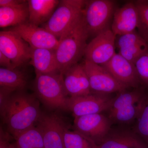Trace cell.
I'll use <instances>...</instances> for the list:
<instances>
[{"label": "cell", "instance_id": "13", "mask_svg": "<svg viewBox=\"0 0 148 148\" xmlns=\"http://www.w3.org/2000/svg\"><path fill=\"white\" fill-rule=\"evenodd\" d=\"M101 66L127 88L137 87L139 84L140 79L135 65L119 53H116L108 63Z\"/></svg>", "mask_w": 148, "mask_h": 148}, {"label": "cell", "instance_id": "3", "mask_svg": "<svg viewBox=\"0 0 148 148\" xmlns=\"http://www.w3.org/2000/svg\"><path fill=\"white\" fill-rule=\"evenodd\" d=\"M35 89L37 96L48 108L68 111L70 97L60 73L36 74Z\"/></svg>", "mask_w": 148, "mask_h": 148}, {"label": "cell", "instance_id": "33", "mask_svg": "<svg viewBox=\"0 0 148 148\" xmlns=\"http://www.w3.org/2000/svg\"><path fill=\"white\" fill-rule=\"evenodd\" d=\"M14 148H19L18 147V146H17V145H16L15 141V143H14Z\"/></svg>", "mask_w": 148, "mask_h": 148}, {"label": "cell", "instance_id": "19", "mask_svg": "<svg viewBox=\"0 0 148 148\" xmlns=\"http://www.w3.org/2000/svg\"><path fill=\"white\" fill-rule=\"evenodd\" d=\"M98 148H148L140 138L130 134L107 136L98 145Z\"/></svg>", "mask_w": 148, "mask_h": 148}, {"label": "cell", "instance_id": "12", "mask_svg": "<svg viewBox=\"0 0 148 148\" xmlns=\"http://www.w3.org/2000/svg\"><path fill=\"white\" fill-rule=\"evenodd\" d=\"M114 99L108 95L91 94L84 96L70 97L68 111L73 113L74 117L100 114L110 108Z\"/></svg>", "mask_w": 148, "mask_h": 148}, {"label": "cell", "instance_id": "26", "mask_svg": "<svg viewBox=\"0 0 148 148\" xmlns=\"http://www.w3.org/2000/svg\"><path fill=\"white\" fill-rule=\"evenodd\" d=\"M143 106L142 104L136 106L135 104L127 106L111 112V117L120 122H127L135 117L140 111H142Z\"/></svg>", "mask_w": 148, "mask_h": 148}, {"label": "cell", "instance_id": "23", "mask_svg": "<svg viewBox=\"0 0 148 148\" xmlns=\"http://www.w3.org/2000/svg\"><path fill=\"white\" fill-rule=\"evenodd\" d=\"M147 52H148V42L145 40L120 49L118 53L135 65L138 58Z\"/></svg>", "mask_w": 148, "mask_h": 148}, {"label": "cell", "instance_id": "11", "mask_svg": "<svg viewBox=\"0 0 148 148\" xmlns=\"http://www.w3.org/2000/svg\"><path fill=\"white\" fill-rule=\"evenodd\" d=\"M75 130L90 138L99 145L108 136L110 128V121L100 114L75 117Z\"/></svg>", "mask_w": 148, "mask_h": 148}, {"label": "cell", "instance_id": "17", "mask_svg": "<svg viewBox=\"0 0 148 148\" xmlns=\"http://www.w3.org/2000/svg\"><path fill=\"white\" fill-rule=\"evenodd\" d=\"M60 1L57 0H29V21L39 26L45 24L50 18Z\"/></svg>", "mask_w": 148, "mask_h": 148}, {"label": "cell", "instance_id": "4", "mask_svg": "<svg viewBox=\"0 0 148 148\" xmlns=\"http://www.w3.org/2000/svg\"><path fill=\"white\" fill-rule=\"evenodd\" d=\"M86 1L62 0L43 28L58 39L78 22L83 15Z\"/></svg>", "mask_w": 148, "mask_h": 148}, {"label": "cell", "instance_id": "9", "mask_svg": "<svg viewBox=\"0 0 148 148\" xmlns=\"http://www.w3.org/2000/svg\"><path fill=\"white\" fill-rule=\"evenodd\" d=\"M35 126L41 134L45 148H65L64 133L67 125L61 117L42 113Z\"/></svg>", "mask_w": 148, "mask_h": 148}, {"label": "cell", "instance_id": "25", "mask_svg": "<svg viewBox=\"0 0 148 148\" xmlns=\"http://www.w3.org/2000/svg\"><path fill=\"white\" fill-rule=\"evenodd\" d=\"M139 15L138 29L140 34L148 42V1H137L135 2Z\"/></svg>", "mask_w": 148, "mask_h": 148}, {"label": "cell", "instance_id": "18", "mask_svg": "<svg viewBox=\"0 0 148 148\" xmlns=\"http://www.w3.org/2000/svg\"><path fill=\"white\" fill-rule=\"evenodd\" d=\"M28 1L26 3L16 7H0L1 28L14 27L29 21Z\"/></svg>", "mask_w": 148, "mask_h": 148}, {"label": "cell", "instance_id": "14", "mask_svg": "<svg viewBox=\"0 0 148 148\" xmlns=\"http://www.w3.org/2000/svg\"><path fill=\"white\" fill-rule=\"evenodd\" d=\"M139 23L138 8L135 2L126 3L115 11L111 30L116 36L135 31Z\"/></svg>", "mask_w": 148, "mask_h": 148}, {"label": "cell", "instance_id": "32", "mask_svg": "<svg viewBox=\"0 0 148 148\" xmlns=\"http://www.w3.org/2000/svg\"><path fill=\"white\" fill-rule=\"evenodd\" d=\"M0 65L2 68L13 70L14 69L11 61L4 54L0 51Z\"/></svg>", "mask_w": 148, "mask_h": 148}, {"label": "cell", "instance_id": "30", "mask_svg": "<svg viewBox=\"0 0 148 148\" xmlns=\"http://www.w3.org/2000/svg\"><path fill=\"white\" fill-rule=\"evenodd\" d=\"M27 2L24 0H0V7H16L23 5Z\"/></svg>", "mask_w": 148, "mask_h": 148}, {"label": "cell", "instance_id": "24", "mask_svg": "<svg viewBox=\"0 0 148 148\" xmlns=\"http://www.w3.org/2000/svg\"><path fill=\"white\" fill-rule=\"evenodd\" d=\"M114 99L110 108L111 112L130 105L136 104L142 99V95L138 91L122 92Z\"/></svg>", "mask_w": 148, "mask_h": 148}, {"label": "cell", "instance_id": "10", "mask_svg": "<svg viewBox=\"0 0 148 148\" xmlns=\"http://www.w3.org/2000/svg\"><path fill=\"white\" fill-rule=\"evenodd\" d=\"M16 33L32 48H43L55 50L59 39L43 27L41 28L29 21L9 29Z\"/></svg>", "mask_w": 148, "mask_h": 148}, {"label": "cell", "instance_id": "15", "mask_svg": "<svg viewBox=\"0 0 148 148\" xmlns=\"http://www.w3.org/2000/svg\"><path fill=\"white\" fill-rule=\"evenodd\" d=\"M63 75L64 86L69 97H78L92 94L84 64L74 65Z\"/></svg>", "mask_w": 148, "mask_h": 148}, {"label": "cell", "instance_id": "27", "mask_svg": "<svg viewBox=\"0 0 148 148\" xmlns=\"http://www.w3.org/2000/svg\"><path fill=\"white\" fill-rule=\"evenodd\" d=\"M135 65L140 79L148 84V52L138 58Z\"/></svg>", "mask_w": 148, "mask_h": 148}, {"label": "cell", "instance_id": "5", "mask_svg": "<svg viewBox=\"0 0 148 148\" xmlns=\"http://www.w3.org/2000/svg\"><path fill=\"white\" fill-rule=\"evenodd\" d=\"M115 7V2L110 0L86 1L83 17L89 36L111 29Z\"/></svg>", "mask_w": 148, "mask_h": 148}, {"label": "cell", "instance_id": "29", "mask_svg": "<svg viewBox=\"0 0 148 148\" xmlns=\"http://www.w3.org/2000/svg\"><path fill=\"white\" fill-rule=\"evenodd\" d=\"M10 133L5 130L2 126L0 129V148H14V143H12L13 138Z\"/></svg>", "mask_w": 148, "mask_h": 148}, {"label": "cell", "instance_id": "16", "mask_svg": "<svg viewBox=\"0 0 148 148\" xmlns=\"http://www.w3.org/2000/svg\"><path fill=\"white\" fill-rule=\"evenodd\" d=\"M30 64L34 67L36 74L60 73L55 50L32 48Z\"/></svg>", "mask_w": 148, "mask_h": 148}, {"label": "cell", "instance_id": "1", "mask_svg": "<svg viewBox=\"0 0 148 148\" xmlns=\"http://www.w3.org/2000/svg\"><path fill=\"white\" fill-rule=\"evenodd\" d=\"M1 116L7 131L13 137L35 126L42 113L35 95L16 91L0 104Z\"/></svg>", "mask_w": 148, "mask_h": 148}, {"label": "cell", "instance_id": "8", "mask_svg": "<svg viewBox=\"0 0 148 148\" xmlns=\"http://www.w3.org/2000/svg\"><path fill=\"white\" fill-rule=\"evenodd\" d=\"M31 50L29 45L14 32H0V51L10 59L14 69L30 61Z\"/></svg>", "mask_w": 148, "mask_h": 148}, {"label": "cell", "instance_id": "31", "mask_svg": "<svg viewBox=\"0 0 148 148\" xmlns=\"http://www.w3.org/2000/svg\"><path fill=\"white\" fill-rule=\"evenodd\" d=\"M16 91L9 88L1 87L0 88V104L6 101L12 93Z\"/></svg>", "mask_w": 148, "mask_h": 148}, {"label": "cell", "instance_id": "20", "mask_svg": "<svg viewBox=\"0 0 148 148\" xmlns=\"http://www.w3.org/2000/svg\"><path fill=\"white\" fill-rule=\"evenodd\" d=\"M28 82V77L24 71L17 68L10 70L1 67L0 86L13 89L16 91L23 90Z\"/></svg>", "mask_w": 148, "mask_h": 148}, {"label": "cell", "instance_id": "28", "mask_svg": "<svg viewBox=\"0 0 148 148\" xmlns=\"http://www.w3.org/2000/svg\"><path fill=\"white\" fill-rule=\"evenodd\" d=\"M138 128L140 133L148 138V104L143 106L141 111Z\"/></svg>", "mask_w": 148, "mask_h": 148}, {"label": "cell", "instance_id": "22", "mask_svg": "<svg viewBox=\"0 0 148 148\" xmlns=\"http://www.w3.org/2000/svg\"><path fill=\"white\" fill-rule=\"evenodd\" d=\"M65 148H98L97 144L78 131L69 130L66 126L64 133Z\"/></svg>", "mask_w": 148, "mask_h": 148}, {"label": "cell", "instance_id": "2", "mask_svg": "<svg viewBox=\"0 0 148 148\" xmlns=\"http://www.w3.org/2000/svg\"><path fill=\"white\" fill-rule=\"evenodd\" d=\"M89 37L83 17L62 35L55 50L60 73L63 75L84 56Z\"/></svg>", "mask_w": 148, "mask_h": 148}, {"label": "cell", "instance_id": "6", "mask_svg": "<svg viewBox=\"0 0 148 148\" xmlns=\"http://www.w3.org/2000/svg\"><path fill=\"white\" fill-rule=\"evenodd\" d=\"M83 64L91 92L108 95L113 92H123L127 88L118 81L103 66L86 60Z\"/></svg>", "mask_w": 148, "mask_h": 148}, {"label": "cell", "instance_id": "7", "mask_svg": "<svg viewBox=\"0 0 148 148\" xmlns=\"http://www.w3.org/2000/svg\"><path fill=\"white\" fill-rule=\"evenodd\" d=\"M116 39L111 29L97 35L86 46L85 60L100 66L108 63L116 53Z\"/></svg>", "mask_w": 148, "mask_h": 148}, {"label": "cell", "instance_id": "21", "mask_svg": "<svg viewBox=\"0 0 148 148\" xmlns=\"http://www.w3.org/2000/svg\"><path fill=\"white\" fill-rule=\"evenodd\" d=\"M13 138L19 148H45L41 134L35 125Z\"/></svg>", "mask_w": 148, "mask_h": 148}]
</instances>
